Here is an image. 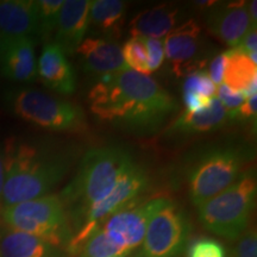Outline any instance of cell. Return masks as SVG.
Here are the masks:
<instances>
[{
    "instance_id": "obj_30",
    "label": "cell",
    "mask_w": 257,
    "mask_h": 257,
    "mask_svg": "<svg viewBox=\"0 0 257 257\" xmlns=\"http://www.w3.org/2000/svg\"><path fill=\"white\" fill-rule=\"evenodd\" d=\"M148 50V62H149V72H156L165 62V50H163L162 41L155 38L144 37Z\"/></svg>"
},
{
    "instance_id": "obj_26",
    "label": "cell",
    "mask_w": 257,
    "mask_h": 257,
    "mask_svg": "<svg viewBox=\"0 0 257 257\" xmlns=\"http://www.w3.org/2000/svg\"><path fill=\"white\" fill-rule=\"evenodd\" d=\"M184 92H195L199 94L213 98L216 94V85L211 81L210 76L206 70H199L193 74H189L185 78L184 85H182Z\"/></svg>"
},
{
    "instance_id": "obj_17",
    "label": "cell",
    "mask_w": 257,
    "mask_h": 257,
    "mask_svg": "<svg viewBox=\"0 0 257 257\" xmlns=\"http://www.w3.org/2000/svg\"><path fill=\"white\" fill-rule=\"evenodd\" d=\"M37 75L48 88L69 95L76 87V78L72 64L55 43L44 46L37 61Z\"/></svg>"
},
{
    "instance_id": "obj_4",
    "label": "cell",
    "mask_w": 257,
    "mask_h": 257,
    "mask_svg": "<svg viewBox=\"0 0 257 257\" xmlns=\"http://www.w3.org/2000/svg\"><path fill=\"white\" fill-rule=\"evenodd\" d=\"M256 193L255 172L245 170L229 188L198 207L199 220L211 232L237 240L248 230Z\"/></svg>"
},
{
    "instance_id": "obj_23",
    "label": "cell",
    "mask_w": 257,
    "mask_h": 257,
    "mask_svg": "<svg viewBox=\"0 0 257 257\" xmlns=\"http://www.w3.org/2000/svg\"><path fill=\"white\" fill-rule=\"evenodd\" d=\"M79 257H120L127 253L108 238L101 226L96 224L87 236L72 249Z\"/></svg>"
},
{
    "instance_id": "obj_10",
    "label": "cell",
    "mask_w": 257,
    "mask_h": 257,
    "mask_svg": "<svg viewBox=\"0 0 257 257\" xmlns=\"http://www.w3.org/2000/svg\"><path fill=\"white\" fill-rule=\"evenodd\" d=\"M168 201L166 198H155L141 205L134 202L111 214L99 225L112 242L130 252L142 244L152 217Z\"/></svg>"
},
{
    "instance_id": "obj_6",
    "label": "cell",
    "mask_w": 257,
    "mask_h": 257,
    "mask_svg": "<svg viewBox=\"0 0 257 257\" xmlns=\"http://www.w3.org/2000/svg\"><path fill=\"white\" fill-rule=\"evenodd\" d=\"M6 102L22 119L53 131H81L86 127L82 108L36 89L9 93Z\"/></svg>"
},
{
    "instance_id": "obj_28",
    "label": "cell",
    "mask_w": 257,
    "mask_h": 257,
    "mask_svg": "<svg viewBox=\"0 0 257 257\" xmlns=\"http://www.w3.org/2000/svg\"><path fill=\"white\" fill-rule=\"evenodd\" d=\"M216 94L218 96L217 99L224 106L227 113H232V112L238 110L246 99L242 92L233 91V89L227 87L225 83L219 85V87L216 91Z\"/></svg>"
},
{
    "instance_id": "obj_22",
    "label": "cell",
    "mask_w": 257,
    "mask_h": 257,
    "mask_svg": "<svg viewBox=\"0 0 257 257\" xmlns=\"http://www.w3.org/2000/svg\"><path fill=\"white\" fill-rule=\"evenodd\" d=\"M226 66L224 72V81L227 87L237 92H244L246 88L257 83V64L248 55L236 48L225 51Z\"/></svg>"
},
{
    "instance_id": "obj_2",
    "label": "cell",
    "mask_w": 257,
    "mask_h": 257,
    "mask_svg": "<svg viewBox=\"0 0 257 257\" xmlns=\"http://www.w3.org/2000/svg\"><path fill=\"white\" fill-rule=\"evenodd\" d=\"M2 208L47 195L64 178L72 159L47 147L9 140L4 155Z\"/></svg>"
},
{
    "instance_id": "obj_15",
    "label": "cell",
    "mask_w": 257,
    "mask_h": 257,
    "mask_svg": "<svg viewBox=\"0 0 257 257\" xmlns=\"http://www.w3.org/2000/svg\"><path fill=\"white\" fill-rule=\"evenodd\" d=\"M40 35L37 2L0 0V37L4 41Z\"/></svg>"
},
{
    "instance_id": "obj_20",
    "label": "cell",
    "mask_w": 257,
    "mask_h": 257,
    "mask_svg": "<svg viewBox=\"0 0 257 257\" xmlns=\"http://www.w3.org/2000/svg\"><path fill=\"white\" fill-rule=\"evenodd\" d=\"M127 5L120 0H94L89 6V28L102 37L118 38L124 27Z\"/></svg>"
},
{
    "instance_id": "obj_11",
    "label": "cell",
    "mask_w": 257,
    "mask_h": 257,
    "mask_svg": "<svg viewBox=\"0 0 257 257\" xmlns=\"http://www.w3.org/2000/svg\"><path fill=\"white\" fill-rule=\"evenodd\" d=\"M202 44V31L194 19L185 23L163 37L162 46L165 56L172 64L178 76H187L199 70H204L207 61L199 57Z\"/></svg>"
},
{
    "instance_id": "obj_5",
    "label": "cell",
    "mask_w": 257,
    "mask_h": 257,
    "mask_svg": "<svg viewBox=\"0 0 257 257\" xmlns=\"http://www.w3.org/2000/svg\"><path fill=\"white\" fill-rule=\"evenodd\" d=\"M0 213L9 229L34 234L49 245L69 243L72 239L64 205L56 195L19 202L2 208Z\"/></svg>"
},
{
    "instance_id": "obj_13",
    "label": "cell",
    "mask_w": 257,
    "mask_h": 257,
    "mask_svg": "<svg viewBox=\"0 0 257 257\" xmlns=\"http://www.w3.org/2000/svg\"><path fill=\"white\" fill-rule=\"evenodd\" d=\"M88 0H66L60 11L56 25L55 43L64 55H74L85 40L89 29Z\"/></svg>"
},
{
    "instance_id": "obj_1",
    "label": "cell",
    "mask_w": 257,
    "mask_h": 257,
    "mask_svg": "<svg viewBox=\"0 0 257 257\" xmlns=\"http://www.w3.org/2000/svg\"><path fill=\"white\" fill-rule=\"evenodd\" d=\"M89 106L99 119L136 133H152L178 107L152 76L131 69L101 76L89 92Z\"/></svg>"
},
{
    "instance_id": "obj_7",
    "label": "cell",
    "mask_w": 257,
    "mask_h": 257,
    "mask_svg": "<svg viewBox=\"0 0 257 257\" xmlns=\"http://www.w3.org/2000/svg\"><path fill=\"white\" fill-rule=\"evenodd\" d=\"M245 156L236 147L208 150L193 167L188 178L189 198L199 207L219 194L239 178Z\"/></svg>"
},
{
    "instance_id": "obj_27",
    "label": "cell",
    "mask_w": 257,
    "mask_h": 257,
    "mask_svg": "<svg viewBox=\"0 0 257 257\" xmlns=\"http://www.w3.org/2000/svg\"><path fill=\"white\" fill-rule=\"evenodd\" d=\"M187 257H226V251L218 240L200 238L189 246Z\"/></svg>"
},
{
    "instance_id": "obj_16",
    "label": "cell",
    "mask_w": 257,
    "mask_h": 257,
    "mask_svg": "<svg viewBox=\"0 0 257 257\" xmlns=\"http://www.w3.org/2000/svg\"><path fill=\"white\" fill-rule=\"evenodd\" d=\"M185 18L184 9L176 4L153 6L135 16L130 22V32L133 36L160 40L185 23Z\"/></svg>"
},
{
    "instance_id": "obj_19",
    "label": "cell",
    "mask_w": 257,
    "mask_h": 257,
    "mask_svg": "<svg viewBox=\"0 0 257 257\" xmlns=\"http://www.w3.org/2000/svg\"><path fill=\"white\" fill-rule=\"evenodd\" d=\"M229 114L217 98H212L210 105L204 110L184 112L169 126L168 133L172 135H194L217 130L226 124Z\"/></svg>"
},
{
    "instance_id": "obj_12",
    "label": "cell",
    "mask_w": 257,
    "mask_h": 257,
    "mask_svg": "<svg viewBox=\"0 0 257 257\" xmlns=\"http://www.w3.org/2000/svg\"><path fill=\"white\" fill-rule=\"evenodd\" d=\"M214 3L206 12L205 23L207 30L217 40L231 48H236L252 27L248 15V3Z\"/></svg>"
},
{
    "instance_id": "obj_9",
    "label": "cell",
    "mask_w": 257,
    "mask_h": 257,
    "mask_svg": "<svg viewBox=\"0 0 257 257\" xmlns=\"http://www.w3.org/2000/svg\"><path fill=\"white\" fill-rule=\"evenodd\" d=\"M148 187V174L147 170L138 163L133 162L125 169V172L118 180L117 185L112 189L110 194L104 200L98 202L94 206L83 214L81 226L75 236L72 237L69 242V248L72 250L78 245L81 240L89 233L96 224L110 217L121 208L136 202L138 195Z\"/></svg>"
},
{
    "instance_id": "obj_3",
    "label": "cell",
    "mask_w": 257,
    "mask_h": 257,
    "mask_svg": "<svg viewBox=\"0 0 257 257\" xmlns=\"http://www.w3.org/2000/svg\"><path fill=\"white\" fill-rule=\"evenodd\" d=\"M134 159L120 147L93 148L85 154L79 170L60 199L81 219L89 208L104 200Z\"/></svg>"
},
{
    "instance_id": "obj_34",
    "label": "cell",
    "mask_w": 257,
    "mask_h": 257,
    "mask_svg": "<svg viewBox=\"0 0 257 257\" xmlns=\"http://www.w3.org/2000/svg\"><path fill=\"white\" fill-rule=\"evenodd\" d=\"M237 50L242 51L245 55H252L256 54L257 51V30L256 28H251L246 32L245 36L242 38V41L239 42L238 46L236 47Z\"/></svg>"
},
{
    "instance_id": "obj_29",
    "label": "cell",
    "mask_w": 257,
    "mask_h": 257,
    "mask_svg": "<svg viewBox=\"0 0 257 257\" xmlns=\"http://www.w3.org/2000/svg\"><path fill=\"white\" fill-rule=\"evenodd\" d=\"M234 257H257V234L253 227H250L238 238Z\"/></svg>"
},
{
    "instance_id": "obj_35",
    "label": "cell",
    "mask_w": 257,
    "mask_h": 257,
    "mask_svg": "<svg viewBox=\"0 0 257 257\" xmlns=\"http://www.w3.org/2000/svg\"><path fill=\"white\" fill-rule=\"evenodd\" d=\"M4 181H5L4 157H3L2 149H0V211H2V198H3V188H4Z\"/></svg>"
},
{
    "instance_id": "obj_25",
    "label": "cell",
    "mask_w": 257,
    "mask_h": 257,
    "mask_svg": "<svg viewBox=\"0 0 257 257\" xmlns=\"http://www.w3.org/2000/svg\"><path fill=\"white\" fill-rule=\"evenodd\" d=\"M63 0H40L37 2L40 17V35L48 37L56 29Z\"/></svg>"
},
{
    "instance_id": "obj_14",
    "label": "cell",
    "mask_w": 257,
    "mask_h": 257,
    "mask_svg": "<svg viewBox=\"0 0 257 257\" xmlns=\"http://www.w3.org/2000/svg\"><path fill=\"white\" fill-rule=\"evenodd\" d=\"M86 73L95 75H112L128 69L121 48L114 41L104 37H88L76 50Z\"/></svg>"
},
{
    "instance_id": "obj_32",
    "label": "cell",
    "mask_w": 257,
    "mask_h": 257,
    "mask_svg": "<svg viewBox=\"0 0 257 257\" xmlns=\"http://www.w3.org/2000/svg\"><path fill=\"white\" fill-rule=\"evenodd\" d=\"M226 66V53H221L211 61L208 67V76L214 85H221L224 81V72Z\"/></svg>"
},
{
    "instance_id": "obj_8",
    "label": "cell",
    "mask_w": 257,
    "mask_h": 257,
    "mask_svg": "<svg viewBox=\"0 0 257 257\" xmlns=\"http://www.w3.org/2000/svg\"><path fill=\"white\" fill-rule=\"evenodd\" d=\"M189 231L184 210L169 200L148 224L140 257H179L185 251Z\"/></svg>"
},
{
    "instance_id": "obj_36",
    "label": "cell",
    "mask_w": 257,
    "mask_h": 257,
    "mask_svg": "<svg viewBox=\"0 0 257 257\" xmlns=\"http://www.w3.org/2000/svg\"><path fill=\"white\" fill-rule=\"evenodd\" d=\"M257 2L256 0H252V2L248 3V15L250 18V22H251L252 27H257Z\"/></svg>"
},
{
    "instance_id": "obj_18",
    "label": "cell",
    "mask_w": 257,
    "mask_h": 257,
    "mask_svg": "<svg viewBox=\"0 0 257 257\" xmlns=\"http://www.w3.org/2000/svg\"><path fill=\"white\" fill-rule=\"evenodd\" d=\"M0 66L3 75L12 81L30 82L36 79L37 61L34 40L23 37L4 41Z\"/></svg>"
},
{
    "instance_id": "obj_21",
    "label": "cell",
    "mask_w": 257,
    "mask_h": 257,
    "mask_svg": "<svg viewBox=\"0 0 257 257\" xmlns=\"http://www.w3.org/2000/svg\"><path fill=\"white\" fill-rule=\"evenodd\" d=\"M51 245L34 234L9 229L0 236V257H47Z\"/></svg>"
},
{
    "instance_id": "obj_33",
    "label": "cell",
    "mask_w": 257,
    "mask_h": 257,
    "mask_svg": "<svg viewBox=\"0 0 257 257\" xmlns=\"http://www.w3.org/2000/svg\"><path fill=\"white\" fill-rule=\"evenodd\" d=\"M182 96H184L186 110H187V112H191V113L204 110L205 107H207L210 105L212 99L195 92H184Z\"/></svg>"
},
{
    "instance_id": "obj_37",
    "label": "cell",
    "mask_w": 257,
    "mask_h": 257,
    "mask_svg": "<svg viewBox=\"0 0 257 257\" xmlns=\"http://www.w3.org/2000/svg\"><path fill=\"white\" fill-rule=\"evenodd\" d=\"M3 49H4V40L0 37V60H2V55H3Z\"/></svg>"
},
{
    "instance_id": "obj_31",
    "label": "cell",
    "mask_w": 257,
    "mask_h": 257,
    "mask_svg": "<svg viewBox=\"0 0 257 257\" xmlns=\"http://www.w3.org/2000/svg\"><path fill=\"white\" fill-rule=\"evenodd\" d=\"M229 114V119H242V120H253L256 121L257 114V96L252 95L250 98H246L243 105L238 110H236L232 113Z\"/></svg>"
},
{
    "instance_id": "obj_24",
    "label": "cell",
    "mask_w": 257,
    "mask_h": 257,
    "mask_svg": "<svg viewBox=\"0 0 257 257\" xmlns=\"http://www.w3.org/2000/svg\"><path fill=\"white\" fill-rule=\"evenodd\" d=\"M127 68L141 74H150L148 62V50L144 37L133 36L121 49Z\"/></svg>"
}]
</instances>
